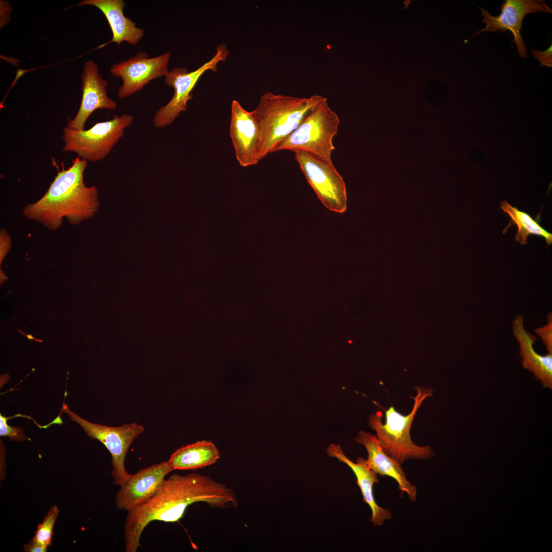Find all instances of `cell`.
<instances>
[{"instance_id":"obj_14","label":"cell","mask_w":552,"mask_h":552,"mask_svg":"<svg viewBox=\"0 0 552 552\" xmlns=\"http://www.w3.org/2000/svg\"><path fill=\"white\" fill-rule=\"evenodd\" d=\"M82 99L79 109L73 119H69L67 127L85 129V123L91 114L97 109L113 110L117 103L107 94V81L98 72V65L91 60L86 61L82 75Z\"/></svg>"},{"instance_id":"obj_7","label":"cell","mask_w":552,"mask_h":552,"mask_svg":"<svg viewBox=\"0 0 552 552\" xmlns=\"http://www.w3.org/2000/svg\"><path fill=\"white\" fill-rule=\"evenodd\" d=\"M61 411L78 424L89 437L104 445L112 457L111 474L114 484L120 487L125 485L131 475L125 466L126 454L131 443L144 431V427L135 423L119 427L91 423L70 410L65 403H63Z\"/></svg>"},{"instance_id":"obj_12","label":"cell","mask_w":552,"mask_h":552,"mask_svg":"<svg viewBox=\"0 0 552 552\" xmlns=\"http://www.w3.org/2000/svg\"><path fill=\"white\" fill-rule=\"evenodd\" d=\"M229 135L239 165L247 167L257 164L262 140L259 126L251 111L235 100L231 104Z\"/></svg>"},{"instance_id":"obj_22","label":"cell","mask_w":552,"mask_h":552,"mask_svg":"<svg viewBox=\"0 0 552 552\" xmlns=\"http://www.w3.org/2000/svg\"><path fill=\"white\" fill-rule=\"evenodd\" d=\"M9 418L0 415V435L8 436L11 440L21 442L27 439L24 434L22 428L19 426H10L7 423Z\"/></svg>"},{"instance_id":"obj_4","label":"cell","mask_w":552,"mask_h":552,"mask_svg":"<svg viewBox=\"0 0 552 552\" xmlns=\"http://www.w3.org/2000/svg\"><path fill=\"white\" fill-rule=\"evenodd\" d=\"M414 398L411 412L403 415L393 406L385 411L386 422L382 423V413L377 411L369 416V426L376 432L379 443L384 452L401 465L409 458L429 459L434 454L429 446L416 445L410 437V428L416 413L425 398L432 395V389L419 387Z\"/></svg>"},{"instance_id":"obj_8","label":"cell","mask_w":552,"mask_h":552,"mask_svg":"<svg viewBox=\"0 0 552 552\" xmlns=\"http://www.w3.org/2000/svg\"><path fill=\"white\" fill-rule=\"evenodd\" d=\"M216 53L209 61L195 71L190 72L187 67L173 68L165 76L164 82L173 87L174 94L170 100L155 112L153 118L154 125L156 128H164L171 125L188 108V102L192 99L191 94L199 78L206 71H217L220 62L227 58L229 51L224 44L216 48Z\"/></svg>"},{"instance_id":"obj_19","label":"cell","mask_w":552,"mask_h":552,"mask_svg":"<svg viewBox=\"0 0 552 552\" xmlns=\"http://www.w3.org/2000/svg\"><path fill=\"white\" fill-rule=\"evenodd\" d=\"M220 458L216 445L209 441H197L174 451L168 460L173 470H194L210 466Z\"/></svg>"},{"instance_id":"obj_9","label":"cell","mask_w":552,"mask_h":552,"mask_svg":"<svg viewBox=\"0 0 552 552\" xmlns=\"http://www.w3.org/2000/svg\"><path fill=\"white\" fill-rule=\"evenodd\" d=\"M294 153L307 180L325 206L333 212H344L347 201L346 185L331 158L302 150Z\"/></svg>"},{"instance_id":"obj_18","label":"cell","mask_w":552,"mask_h":552,"mask_svg":"<svg viewBox=\"0 0 552 552\" xmlns=\"http://www.w3.org/2000/svg\"><path fill=\"white\" fill-rule=\"evenodd\" d=\"M89 5L98 8L105 16L112 33L109 42L120 45L123 41L135 45L144 35V30L136 27L135 24L123 13L126 3L123 0H85L78 5Z\"/></svg>"},{"instance_id":"obj_5","label":"cell","mask_w":552,"mask_h":552,"mask_svg":"<svg viewBox=\"0 0 552 552\" xmlns=\"http://www.w3.org/2000/svg\"><path fill=\"white\" fill-rule=\"evenodd\" d=\"M339 119L322 97L312 108L298 127L275 148L280 150H302L331 158L335 148L333 137L337 134Z\"/></svg>"},{"instance_id":"obj_16","label":"cell","mask_w":552,"mask_h":552,"mask_svg":"<svg viewBox=\"0 0 552 552\" xmlns=\"http://www.w3.org/2000/svg\"><path fill=\"white\" fill-rule=\"evenodd\" d=\"M512 328L519 343L522 366L531 372L543 387L551 389L552 353L542 355L535 350L534 345L538 339L524 328L522 315L515 317Z\"/></svg>"},{"instance_id":"obj_10","label":"cell","mask_w":552,"mask_h":552,"mask_svg":"<svg viewBox=\"0 0 552 552\" xmlns=\"http://www.w3.org/2000/svg\"><path fill=\"white\" fill-rule=\"evenodd\" d=\"M171 56L168 51L163 55L149 58L145 52H140L127 60L113 64L111 74L122 78L123 84L118 97L126 98L143 89L152 80L165 76L168 72Z\"/></svg>"},{"instance_id":"obj_17","label":"cell","mask_w":552,"mask_h":552,"mask_svg":"<svg viewBox=\"0 0 552 552\" xmlns=\"http://www.w3.org/2000/svg\"><path fill=\"white\" fill-rule=\"evenodd\" d=\"M329 456L335 457L346 464L355 475L363 501L367 503L372 511L371 521L374 526L382 525L384 521L390 519V511L380 507L376 502L373 494L374 484L378 482V474L370 469L365 462V459L358 457L356 462L348 458L339 445L331 444L327 449Z\"/></svg>"},{"instance_id":"obj_11","label":"cell","mask_w":552,"mask_h":552,"mask_svg":"<svg viewBox=\"0 0 552 552\" xmlns=\"http://www.w3.org/2000/svg\"><path fill=\"white\" fill-rule=\"evenodd\" d=\"M479 8L486 26L472 37L486 31L503 33L510 31L514 37L513 42L517 51L523 58H527L525 45L521 35L524 17L532 13H552L551 9L542 0H505L500 7V14L496 16L492 15L482 8Z\"/></svg>"},{"instance_id":"obj_13","label":"cell","mask_w":552,"mask_h":552,"mask_svg":"<svg viewBox=\"0 0 552 552\" xmlns=\"http://www.w3.org/2000/svg\"><path fill=\"white\" fill-rule=\"evenodd\" d=\"M173 471L168 461L146 467L131 475L117 492L118 510L129 512L146 503L157 491L165 476Z\"/></svg>"},{"instance_id":"obj_1","label":"cell","mask_w":552,"mask_h":552,"mask_svg":"<svg viewBox=\"0 0 552 552\" xmlns=\"http://www.w3.org/2000/svg\"><path fill=\"white\" fill-rule=\"evenodd\" d=\"M203 502L213 508H237L234 491L205 475L173 474L165 479L156 493L143 505L128 512L124 524L126 552H135L141 546L145 528L152 521L174 522L189 505Z\"/></svg>"},{"instance_id":"obj_21","label":"cell","mask_w":552,"mask_h":552,"mask_svg":"<svg viewBox=\"0 0 552 552\" xmlns=\"http://www.w3.org/2000/svg\"><path fill=\"white\" fill-rule=\"evenodd\" d=\"M57 506L53 505L44 517L43 521L39 523L31 540L47 547L52 544L53 527L59 515Z\"/></svg>"},{"instance_id":"obj_6","label":"cell","mask_w":552,"mask_h":552,"mask_svg":"<svg viewBox=\"0 0 552 552\" xmlns=\"http://www.w3.org/2000/svg\"><path fill=\"white\" fill-rule=\"evenodd\" d=\"M134 118L128 114L114 116L111 120L98 122L90 128L78 130L64 127L63 151L73 152L90 162L103 159L123 136Z\"/></svg>"},{"instance_id":"obj_20","label":"cell","mask_w":552,"mask_h":552,"mask_svg":"<svg viewBox=\"0 0 552 552\" xmlns=\"http://www.w3.org/2000/svg\"><path fill=\"white\" fill-rule=\"evenodd\" d=\"M500 209L510 218V222L503 232H505L511 224H514L517 227L515 241L522 245H525L527 244L528 236L535 235L543 237L547 245L551 244L552 234L541 226L538 220L534 219L527 213L512 206L506 200L500 202Z\"/></svg>"},{"instance_id":"obj_24","label":"cell","mask_w":552,"mask_h":552,"mask_svg":"<svg viewBox=\"0 0 552 552\" xmlns=\"http://www.w3.org/2000/svg\"><path fill=\"white\" fill-rule=\"evenodd\" d=\"M532 53L533 56L536 58L541 63V66H545L547 67H552V45L545 51H539L532 49Z\"/></svg>"},{"instance_id":"obj_2","label":"cell","mask_w":552,"mask_h":552,"mask_svg":"<svg viewBox=\"0 0 552 552\" xmlns=\"http://www.w3.org/2000/svg\"><path fill=\"white\" fill-rule=\"evenodd\" d=\"M87 166V161L79 157L67 169L62 163L46 193L35 202L27 204L23 215L51 231L58 228L64 217L77 225L91 217L98 209V193L96 187H86L84 182Z\"/></svg>"},{"instance_id":"obj_25","label":"cell","mask_w":552,"mask_h":552,"mask_svg":"<svg viewBox=\"0 0 552 552\" xmlns=\"http://www.w3.org/2000/svg\"><path fill=\"white\" fill-rule=\"evenodd\" d=\"M11 246L10 236L5 228H2L0 232V264L9 251Z\"/></svg>"},{"instance_id":"obj_15","label":"cell","mask_w":552,"mask_h":552,"mask_svg":"<svg viewBox=\"0 0 552 552\" xmlns=\"http://www.w3.org/2000/svg\"><path fill=\"white\" fill-rule=\"evenodd\" d=\"M355 440L363 445L367 450L368 456L365 462L367 467L378 475L394 479L398 485L401 495L405 493L410 501H415L417 493L416 486L407 480L401 465L384 452L377 436L360 430Z\"/></svg>"},{"instance_id":"obj_27","label":"cell","mask_w":552,"mask_h":552,"mask_svg":"<svg viewBox=\"0 0 552 552\" xmlns=\"http://www.w3.org/2000/svg\"><path fill=\"white\" fill-rule=\"evenodd\" d=\"M17 330V331H18L19 332L21 333L22 334H23V335H24L25 336H26L27 337V338H28V339H29V340H35V341H39V342H42V341H43L42 340H39V339H37L35 338V337H33V336H32V335H31V334H27H27H25V333H24V332H22V331H21V330Z\"/></svg>"},{"instance_id":"obj_23","label":"cell","mask_w":552,"mask_h":552,"mask_svg":"<svg viewBox=\"0 0 552 552\" xmlns=\"http://www.w3.org/2000/svg\"><path fill=\"white\" fill-rule=\"evenodd\" d=\"M547 324L535 329V332L541 339L548 353H552V313L549 312L546 316Z\"/></svg>"},{"instance_id":"obj_26","label":"cell","mask_w":552,"mask_h":552,"mask_svg":"<svg viewBox=\"0 0 552 552\" xmlns=\"http://www.w3.org/2000/svg\"><path fill=\"white\" fill-rule=\"evenodd\" d=\"M24 549L26 552H45L48 547L31 540L30 542L24 545Z\"/></svg>"},{"instance_id":"obj_3","label":"cell","mask_w":552,"mask_h":552,"mask_svg":"<svg viewBox=\"0 0 552 552\" xmlns=\"http://www.w3.org/2000/svg\"><path fill=\"white\" fill-rule=\"evenodd\" d=\"M322 97L313 95L298 97L270 91L261 96L257 107L251 111L261 132L260 160L273 152L277 145L298 127Z\"/></svg>"}]
</instances>
